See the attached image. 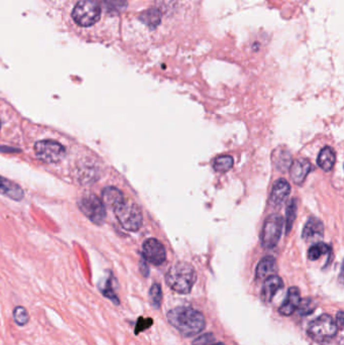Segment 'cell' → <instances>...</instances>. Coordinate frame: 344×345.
<instances>
[{"label":"cell","instance_id":"52a82bcc","mask_svg":"<svg viewBox=\"0 0 344 345\" xmlns=\"http://www.w3.org/2000/svg\"><path fill=\"white\" fill-rule=\"evenodd\" d=\"M79 208L85 216L95 224L103 223L106 218V210L102 200L93 194L82 197L79 201Z\"/></svg>","mask_w":344,"mask_h":345},{"label":"cell","instance_id":"8fae6325","mask_svg":"<svg viewBox=\"0 0 344 345\" xmlns=\"http://www.w3.org/2000/svg\"><path fill=\"white\" fill-rule=\"evenodd\" d=\"M284 287V282L283 280L274 275L267 278L264 282L262 292H261V298L265 302V303H269L271 300L274 299L275 295L283 289Z\"/></svg>","mask_w":344,"mask_h":345},{"label":"cell","instance_id":"5b68a950","mask_svg":"<svg viewBox=\"0 0 344 345\" xmlns=\"http://www.w3.org/2000/svg\"><path fill=\"white\" fill-rule=\"evenodd\" d=\"M101 16V7L96 0H80L74 7L72 17L75 22L83 27L95 24Z\"/></svg>","mask_w":344,"mask_h":345},{"label":"cell","instance_id":"5bb4252c","mask_svg":"<svg viewBox=\"0 0 344 345\" xmlns=\"http://www.w3.org/2000/svg\"><path fill=\"white\" fill-rule=\"evenodd\" d=\"M277 271V263L273 256H266L262 258L255 269V278L257 281H263L274 276Z\"/></svg>","mask_w":344,"mask_h":345},{"label":"cell","instance_id":"8992f818","mask_svg":"<svg viewBox=\"0 0 344 345\" xmlns=\"http://www.w3.org/2000/svg\"><path fill=\"white\" fill-rule=\"evenodd\" d=\"M283 226L284 219L280 214H270L266 218L261 234L262 246L265 249H270L277 246L281 238Z\"/></svg>","mask_w":344,"mask_h":345},{"label":"cell","instance_id":"ac0fdd59","mask_svg":"<svg viewBox=\"0 0 344 345\" xmlns=\"http://www.w3.org/2000/svg\"><path fill=\"white\" fill-rule=\"evenodd\" d=\"M163 14L156 7H152L140 13L139 19L145 23L151 30H155V28L160 25L162 21Z\"/></svg>","mask_w":344,"mask_h":345},{"label":"cell","instance_id":"7a4b0ae2","mask_svg":"<svg viewBox=\"0 0 344 345\" xmlns=\"http://www.w3.org/2000/svg\"><path fill=\"white\" fill-rule=\"evenodd\" d=\"M197 275L194 268L186 262L172 266L166 275V282L172 290L179 294H189L196 282Z\"/></svg>","mask_w":344,"mask_h":345},{"label":"cell","instance_id":"1f68e13d","mask_svg":"<svg viewBox=\"0 0 344 345\" xmlns=\"http://www.w3.org/2000/svg\"><path fill=\"white\" fill-rule=\"evenodd\" d=\"M140 270H141V272H142V275L143 276H148L149 275V268L147 267V265L145 264V263H142V264H140Z\"/></svg>","mask_w":344,"mask_h":345},{"label":"cell","instance_id":"ffe728a7","mask_svg":"<svg viewBox=\"0 0 344 345\" xmlns=\"http://www.w3.org/2000/svg\"><path fill=\"white\" fill-rule=\"evenodd\" d=\"M155 4L163 16L172 17L178 7V0H155Z\"/></svg>","mask_w":344,"mask_h":345},{"label":"cell","instance_id":"d6a6232c","mask_svg":"<svg viewBox=\"0 0 344 345\" xmlns=\"http://www.w3.org/2000/svg\"><path fill=\"white\" fill-rule=\"evenodd\" d=\"M211 345H224V344H223V343H220V342H219V343H213V344H211Z\"/></svg>","mask_w":344,"mask_h":345},{"label":"cell","instance_id":"4316f807","mask_svg":"<svg viewBox=\"0 0 344 345\" xmlns=\"http://www.w3.org/2000/svg\"><path fill=\"white\" fill-rule=\"evenodd\" d=\"M150 298L152 305L157 309L160 308L162 304V299H163V293H162V288L159 284H153L152 288L150 289Z\"/></svg>","mask_w":344,"mask_h":345},{"label":"cell","instance_id":"ba28073f","mask_svg":"<svg viewBox=\"0 0 344 345\" xmlns=\"http://www.w3.org/2000/svg\"><path fill=\"white\" fill-rule=\"evenodd\" d=\"M35 152L41 161L51 164L61 162L66 155V150L60 142L49 139L36 142Z\"/></svg>","mask_w":344,"mask_h":345},{"label":"cell","instance_id":"d4e9b609","mask_svg":"<svg viewBox=\"0 0 344 345\" xmlns=\"http://www.w3.org/2000/svg\"><path fill=\"white\" fill-rule=\"evenodd\" d=\"M286 229H287V233L290 232V230L292 229L293 223L296 219L297 216V203L296 200L292 199L290 202L288 203V206H287V210H286Z\"/></svg>","mask_w":344,"mask_h":345},{"label":"cell","instance_id":"44dd1931","mask_svg":"<svg viewBox=\"0 0 344 345\" xmlns=\"http://www.w3.org/2000/svg\"><path fill=\"white\" fill-rule=\"evenodd\" d=\"M12 317L17 325L22 327L25 326L31 320V316L28 314V311L23 306H16L12 311Z\"/></svg>","mask_w":344,"mask_h":345},{"label":"cell","instance_id":"6da1fadb","mask_svg":"<svg viewBox=\"0 0 344 345\" xmlns=\"http://www.w3.org/2000/svg\"><path fill=\"white\" fill-rule=\"evenodd\" d=\"M167 318L184 336H194L206 326L204 315L190 307H177L168 312Z\"/></svg>","mask_w":344,"mask_h":345},{"label":"cell","instance_id":"7402d4cb","mask_svg":"<svg viewBox=\"0 0 344 345\" xmlns=\"http://www.w3.org/2000/svg\"><path fill=\"white\" fill-rule=\"evenodd\" d=\"M233 166V159L230 155H220L213 161V168L216 172H225Z\"/></svg>","mask_w":344,"mask_h":345},{"label":"cell","instance_id":"4fadbf2b","mask_svg":"<svg viewBox=\"0 0 344 345\" xmlns=\"http://www.w3.org/2000/svg\"><path fill=\"white\" fill-rule=\"evenodd\" d=\"M311 171V164L306 159L296 160L290 170V175L294 183L302 184Z\"/></svg>","mask_w":344,"mask_h":345},{"label":"cell","instance_id":"9c48e42d","mask_svg":"<svg viewBox=\"0 0 344 345\" xmlns=\"http://www.w3.org/2000/svg\"><path fill=\"white\" fill-rule=\"evenodd\" d=\"M142 256L147 262L154 266L165 263L167 253L163 244L154 238H150L142 244Z\"/></svg>","mask_w":344,"mask_h":345},{"label":"cell","instance_id":"836d02e7","mask_svg":"<svg viewBox=\"0 0 344 345\" xmlns=\"http://www.w3.org/2000/svg\"><path fill=\"white\" fill-rule=\"evenodd\" d=\"M0 126H1V121H0Z\"/></svg>","mask_w":344,"mask_h":345},{"label":"cell","instance_id":"2e32d148","mask_svg":"<svg viewBox=\"0 0 344 345\" xmlns=\"http://www.w3.org/2000/svg\"><path fill=\"white\" fill-rule=\"evenodd\" d=\"M324 232V226L321 220L316 217H311L303 228L302 236L306 240L316 239L323 236Z\"/></svg>","mask_w":344,"mask_h":345},{"label":"cell","instance_id":"7c38bea8","mask_svg":"<svg viewBox=\"0 0 344 345\" xmlns=\"http://www.w3.org/2000/svg\"><path fill=\"white\" fill-rule=\"evenodd\" d=\"M301 302V295L298 288L292 287L288 290L287 297L279 309V313L283 316H291L298 308Z\"/></svg>","mask_w":344,"mask_h":345},{"label":"cell","instance_id":"f546056e","mask_svg":"<svg viewBox=\"0 0 344 345\" xmlns=\"http://www.w3.org/2000/svg\"><path fill=\"white\" fill-rule=\"evenodd\" d=\"M152 324V320H150L148 323L145 319H142V318H139V320L137 321V324H136V327H135V334H137L139 331H143L146 328H148L150 325Z\"/></svg>","mask_w":344,"mask_h":345},{"label":"cell","instance_id":"d6986e66","mask_svg":"<svg viewBox=\"0 0 344 345\" xmlns=\"http://www.w3.org/2000/svg\"><path fill=\"white\" fill-rule=\"evenodd\" d=\"M336 155L334 151L330 147L323 148L317 157V164L318 166L325 172L330 171L335 164Z\"/></svg>","mask_w":344,"mask_h":345},{"label":"cell","instance_id":"83f0119b","mask_svg":"<svg viewBox=\"0 0 344 345\" xmlns=\"http://www.w3.org/2000/svg\"><path fill=\"white\" fill-rule=\"evenodd\" d=\"M315 308H316V306H315V304H314V301L310 298H307V299H304L303 301L301 300L297 310L300 315L307 316V315H310L312 312H314Z\"/></svg>","mask_w":344,"mask_h":345},{"label":"cell","instance_id":"f1b7e54d","mask_svg":"<svg viewBox=\"0 0 344 345\" xmlns=\"http://www.w3.org/2000/svg\"><path fill=\"white\" fill-rule=\"evenodd\" d=\"M214 341H215L214 335L211 333H207L196 338L192 342V345H211L214 343Z\"/></svg>","mask_w":344,"mask_h":345},{"label":"cell","instance_id":"603a6c76","mask_svg":"<svg viewBox=\"0 0 344 345\" xmlns=\"http://www.w3.org/2000/svg\"><path fill=\"white\" fill-rule=\"evenodd\" d=\"M330 248H329L324 242H317L313 244V246L308 250V257L311 261H317L318 258L326 253L329 252Z\"/></svg>","mask_w":344,"mask_h":345},{"label":"cell","instance_id":"cb8c5ba5","mask_svg":"<svg viewBox=\"0 0 344 345\" xmlns=\"http://www.w3.org/2000/svg\"><path fill=\"white\" fill-rule=\"evenodd\" d=\"M101 1L109 13H120L127 7L126 0H101Z\"/></svg>","mask_w":344,"mask_h":345},{"label":"cell","instance_id":"3957f363","mask_svg":"<svg viewBox=\"0 0 344 345\" xmlns=\"http://www.w3.org/2000/svg\"><path fill=\"white\" fill-rule=\"evenodd\" d=\"M113 211L121 226L128 231H137L141 227L142 213L136 204L124 200Z\"/></svg>","mask_w":344,"mask_h":345},{"label":"cell","instance_id":"277c9868","mask_svg":"<svg viewBox=\"0 0 344 345\" xmlns=\"http://www.w3.org/2000/svg\"><path fill=\"white\" fill-rule=\"evenodd\" d=\"M337 333V325L330 315L323 314L313 320L308 327V335L317 342H327Z\"/></svg>","mask_w":344,"mask_h":345},{"label":"cell","instance_id":"30bf717a","mask_svg":"<svg viewBox=\"0 0 344 345\" xmlns=\"http://www.w3.org/2000/svg\"><path fill=\"white\" fill-rule=\"evenodd\" d=\"M291 192V186L285 179L278 180L275 184L273 189H271L269 195V204L275 207H281L282 204L285 202L290 195Z\"/></svg>","mask_w":344,"mask_h":345},{"label":"cell","instance_id":"e0dca14e","mask_svg":"<svg viewBox=\"0 0 344 345\" xmlns=\"http://www.w3.org/2000/svg\"><path fill=\"white\" fill-rule=\"evenodd\" d=\"M124 200L122 192L115 187H107L102 192V202L104 206H107L112 210Z\"/></svg>","mask_w":344,"mask_h":345},{"label":"cell","instance_id":"4dcf8cb0","mask_svg":"<svg viewBox=\"0 0 344 345\" xmlns=\"http://www.w3.org/2000/svg\"><path fill=\"white\" fill-rule=\"evenodd\" d=\"M336 325L338 324L339 327H342V324H343V314L342 312H339L337 315H336Z\"/></svg>","mask_w":344,"mask_h":345},{"label":"cell","instance_id":"484cf974","mask_svg":"<svg viewBox=\"0 0 344 345\" xmlns=\"http://www.w3.org/2000/svg\"><path fill=\"white\" fill-rule=\"evenodd\" d=\"M100 291H101L102 295L107 298L108 300H110L113 304L115 305H119L120 301L118 299V296L114 292V289L112 287V279H108L104 285L103 288H100Z\"/></svg>","mask_w":344,"mask_h":345},{"label":"cell","instance_id":"9a60e30c","mask_svg":"<svg viewBox=\"0 0 344 345\" xmlns=\"http://www.w3.org/2000/svg\"><path fill=\"white\" fill-rule=\"evenodd\" d=\"M0 194L16 201H19L23 198V190L21 187L1 176H0Z\"/></svg>","mask_w":344,"mask_h":345}]
</instances>
